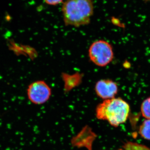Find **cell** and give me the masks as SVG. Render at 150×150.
Instances as JSON below:
<instances>
[{
  "label": "cell",
  "mask_w": 150,
  "mask_h": 150,
  "mask_svg": "<svg viewBox=\"0 0 150 150\" xmlns=\"http://www.w3.org/2000/svg\"><path fill=\"white\" fill-rule=\"evenodd\" d=\"M64 21L67 26L80 27L90 23L94 13L93 0H67L62 9Z\"/></svg>",
  "instance_id": "cell-1"
},
{
  "label": "cell",
  "mask_w": 150,
  "mask_h": 150,
  "mask_svg": "<svg viewBox=\"0 0 150 150\" xmlns=\"http://www.w3.org/2000/svg\"><path fill=\"white\" fill-rule=\"evenodd\" d=\"M130 111V105L120 98L104 100L98 105L96 109L97 118L105 120L111 126L118 127L126 122Z\"/></svg>",
  "instance_id": "cell-2"
},
{
  "label": "cell",
  "mask_w": 150,
  "mask_h": 150,
  "mask_svg": "<svg viewBox=\"0 0 150 150\" xmlns=\"http://www.w3.org/2000/svg\"><path fill=\"white\" fill-rule=\"evenodd\" d=\"M88 56L95 64L99 67H104L112 62L114 54L110 43L100 40L95 41L90 46Z\"/></svg>",
  "instance_id": "cell-3"
},
{
  "label": "cell",
  "mask_w": 150,
  "mask_h": 150,
  "mask_svg": "<svg viewBox=\"0 0 150 150\" xmlns=\"http://www.w3.org/2000/svg\"><path fill=\"white\" fill-rule=\"evenodd\" d=\"M51 89L43 81H38L30 84L27 89V96L32 103L36 105L43 104L50 98Z\"/></svg>",
  "instance_id": "cell-4"
},
{
  "label": "cell",
  "mask_w": 150,
  "mask_h": 150,
  "mask_svg": "<svg viewBox=\"0 0 150 150\" xmlns=\"http://www.w3.org/2000/svg\"><path fill=\"white\" fill-rule=\"evenodd\" d=\"M95 91L97 95L104 100L111 99L118 93V86L111 80H100L96 84Z\"/></svg>",
  "instance_id": "cell-5"
},
{
  "label": "cell",
  "mask_w": 150,
  "mask_h": 150,
  "mask_svg": "<svg viewBox=\"0 0 150 150\" xmlns=\"http://www.w3.org/2000/svg\"><path fill=\"white\" fill-rule=\"evenodd\" d=\"M139 133L145 139L150 140V119H146L140 126Z\"/></svg>",
  "instance_id": "cell-6"
},
{
  "label": "cell",
  "mask_w": 150,
  "mask_h": 150,
  "mask_svg": "<svg viewBox=\"0 0 150 150\" xmlns=\"http://www.w3.org/2000/svg\"><path fill=\"white\" fill-rule=\"evenodd\" d=\"M141 110L142 116L146 119H150V97L142 102Z\"/></svg>",
  "instance_id": "cell-7"
},
{
  "label": "cell",
  "mask_w": 150,
  "mask_h": 150,
  "mask_svg": "<svg viewBox=\"0 0 150 150\" xmlns=\"http://www.w3.org/2000/svg\"><path fill=\"white\" fill-rule=\"evenodd\" d=\"M124 150H150V148L145 145L135 142H128L123 146Z\"/></svg>",
  "instance_id": "cell-8"
},
{
  "label": "cell",
  "mask_w": 150,
  "mask_h": 150,
  "mask_svg": "<svg viewBox=\"0 0 150 150\" xmlns=\"http://www.w3.org/2000/svg\"><path fill=\"white\" fill-rule=\"evenodd\" d=\"M44 1L46 4L49 5L56 6L63 3L64 0H44Z\"/></svg>",
  "instance_id": "cell-9"
},
{
  "label": "cell",
  "mask_w": 150,
  "mask_h": 150,
  "mask_svg": "<svg viewBox=\"0 0 150 150\" xmlns=\"http://www.w3.org/2000/svg\"><path fill=\"white\" fill-rule=\"evenodd\" d=\"M123 150V149H120V150Z\"/></svg>",
  "instance_id": "cell-10"
}]
</instances>
